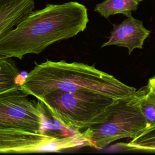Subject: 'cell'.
<instances>
[{"label":"cell","mask_w":155,"mask_h":155,"mask_svg":"<svg viewBox=\"0 0 155 155\" xmlns=\"http://www.w3.org/2000/svg\"><path fill=\"white\" fill-rule=\"evenodd\" d=\"M140 94L139 88L131 96L118 99L102 122L85 129L88 146L100 150L116 140L133 139L147 128L139 107Z\"/></svg>","instance_id":"277c9868"},{"label":"cell","mask_w":155,"mask_h":155,"mask_svg":"<svg viewBox=\"0 0 155 155\" xmlns=\"http://www.w3.org/2000/svg\"><path fill=\"white\" fill-rule=\"evenodd\" d=\"M87 145L83 131L71 136H53L23 130L0 128V153L59 152Z\"/></svg>","instance_id":"5b68a950"},{"label":"cell","mask_w":155,"mask_h":155,"mask_svg":"<svg viewBox=\"0 0 155 155\" xmlns=\"http://www.w3.org/2000/svg\"><path fill=\"white\" fill-rule=\"evenodd\" d=\"M150 34V31L144 27L142 21L131 15L121 23L113 25L108 40L101 47L108 45L123 47L128 49L130 54L134 49L143 48L144 41Z\"/></svg>","instance_id":"52a82bcc"},{"label":"cell","mask_w":155,"mask_h":155,"mask_svg":"<svg viewBox=\"0 0 155 155\" xmlns=\"http://www.w3.org/2000/svg\"><path fill=\"white\" fill-rule=\"evenodd\" d=\"M88 22L87 9L82 4H47L0 38V56L22 59L28 54H39L54 42L83 31Z\"/></svg>","instance_id":"6da1fadb"},{"label":"cell","mask_w":155,"mask_h":155,"mask_svg":"<svg viewBox=\"0 0 155 155\" xmlns=\"http://www.w3.org/2000/svg\"><path fill=\"white\" fill-rule=\"evenodd\" d=\"M20 73L15 62L0 56V94L21 90Z\"/></svg>","instance_id":"9c48e42d"},{"label":"cell","mask_w":155,"mask_h":155,"mask_svg":"<svg viewBox=\"0 0 155 155\" xmlns=\"http://www.w3.org/2000/svg\"><path fill=\"white\" fill-rule=\"evenodd\" d=\"M21 90L40 100L56 90L67 92L91 91L116 99L131 96L136 89L93 65L64 61L35 62L21 85Z\"/></svg>","instance_id":"7a4b0ae2"},{"label":"cell","mask_w":155,"mask_h":155,"mask_svg":"<svg viewBox=\"0 0 155 155\" xmlns=\"http://www.w3.org/2000/svg\"><path fill=\"white\" fill-rule=\"evenodd\" d=\"M135 1H137V2H139V3L140 1H143V0H135Z\"/></svg>","instance_id":"5bb4252c"},{"label":"cell","mask_w":155,"mask_h":155,"mask_svg":"<svg viewBox=\"0 0 155 155\" xmlns=\"http://www.w3.org/2000/svg\"><path fill=\"white\" fill-rule=\"evenodd\" d=\"M117 99L91 91L56 90L45 94L38 102L61 125L80 131L102 122Z\"/></svg>","instance_id":"3957f363"},{"label":"cell","mask_w":155,"mask_h":155,"mask_svg":"<svg viewBox=\"0 0 155 155\" xmlns=\"http://www.w3.org/2000/svg\"><path fill=\"white\" fill-rule=\"evenodd\" d=\"M119 145L127 150L155 152V124L146 128L129 142L120 143Z\"/></svg>","instance_id":"8fae6325"},{"label":"cell","mask_w":155,"mask_h":155,"mask_svg":"<svg viewBox=\"0 0 155 155\" xmlns=\"http://www.w3.org/2000/svg\"><path fill=\"white\" fill-rule=\"evenodd\" d=\"M35 0H0V38L33 11Z\"/></svg>","instance_id":"ba28073f"},{"label":"cell","mask_w":155,"mask_h":155,"mask_svg":"<svg viewBox=\"0 0 155 155\" xmlns=\"http://www.w3.org/2000/svg\"><path fill=\"white\" fill-rule=\"evenodd\" d=\"M140 89L139 107L149 127L155 124V90L148 83Z\"/></svg>","instance_id":"7c38bea8"},{"label":"cell","mask_w":155,"mask_h":155,"mask_svg":"<svg viewBox=\"0 0 155 155\" xmlns=\"http://www.w3.org/2000/svg\"><path fill=\"white\" fill-rule=\"evenodd\" d=\"M148 83L150 85V86L152 88H153L155 90V76H153L149 79Z\"/></svg>","instance_id":"4fadbf2b"},{"label":"cell","mask_w":155,"mask_h":155,"mask_svg":"<svg viewBox=\"0 0 155 155\" xmlns=\"http://www.w3.org/2000/svg\"><path fill=\"white\" fill-rule=\"evenodd\" d=\"M28 96L22 90L0 94V128L44 133L43 109Z\"/></svg>","instance_id":"8992f818"},{"label":"cell","mask_w":155,"mask_h":155,"mask_svg":"<svg viewBox=\"0 0 155 155\" xmlns=\"http://www.w3.org/2000/svg\"><path fill=\"white\" fill-rule=\"evenodd\" d=\"M138 5L139 2L135 0H105L96 5L94 11L105 18L116 14H122L127 17L137 9Z\"/></svg>","instance_id":"30bf717a"}]
</instances>
